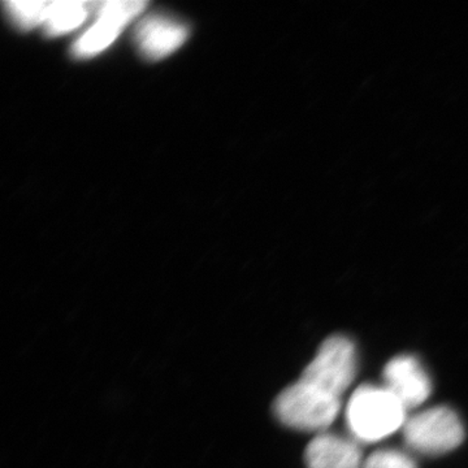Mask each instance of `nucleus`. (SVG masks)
<instances>
[{
	"label": "nucleus",
	"mask_w": 468,
	"mask_h": 468,
	"mask_svg": "<svg viewBox=\"0 0 468 468\" xmlns=\"http://www.w3.org/2000/svg\"><path fill=\"white\" fill-rule=\"evenodd\" d=\"M406 412L387 388L362 385L347 403V426L359 441L377 442L405 426Z\"/></svg>",
	"instance_id": "f257e3e1"
},
{
	"label": "nucleus",
	"mask_w": 468,
	"mask_h": 468,
	"mask_svg": "<svg viewBox=\"0 0 468 468\" xmlns=\"http://www.w3.org/2000/svg\"><path fill=\"white\" fill-rule=\"evenodd\" d=\"M341 410V399L298 380L277 396L273 403L276 418L285 426L307 432L326 430Z\"/></svg>",
	"instance_id": "f03ea898"
},
{
	"label": "nucleus",
	"mask_w": 468,
	"mask_h": 468,
	"mask_svg": "<svg viewBox=\"0 0 468 468\" xmlns=\"http://www.w3.org/2000/svg\"><path fill=\"white\" fill-rule=\"evenodd\" d=\"M406 445L424 455H442L464 440V427L457 412L446 406L424 410L408 418L402 428Z\"/></svg>",
	"instance_id": "7ed1b4c3"
},
{
	"label": "nucleus",
	"mask_w": 468,
	"mask_h": 468,
	"mask_svg": "<svg viewBox=\"0 0 468 468\" xmlns=\"http://www.w3.org/2000/svg\"><path fill=\"white\" fill-rule=\"evenodd\" d=\"M356 375V345L346 335H335L320 345L315 358L304 368L301 380L341 399L353 384Z\"/></svg>",
	"instance_id": "20e7f679"
},
{
	"label": "nucleus",
	"mask_w": 468,
	"mask_h": 468,
	"mask_svg": "<svg viewBox=\"0 0 468 468\" xmlns=\"http://www.w3.org/2000/svg\"><path fill=\"white\" fill-rule=\"evenodd\" d=\"M147 3L141 0H107L95 2L97 20L72 46V55L88 58L106 50L115 41L126 24L143 14Z\"/></svg>",
	"instance_id": "39448f33"
},
{
	"label": "nucleus",
	"mask_w": 468,
	"mask_h": 468,
	"mask_svg": "<svg viewBox=\"0 0 468 468\" xmlns=\"http://www.w3.org/2000/svg\"><path fill=\"white\" fill-rule=\"evenodd\" d=\"M384 387L397 397L406 410L417 408L427 401L432 383L418 358L399 356L384 368Z\"/></svg>",
	"instance_id": "423d86ee"
},
{
	"label": "nucleus",
	"mask_w": 468,
	"mask_h": 468,
	"mask_svg": "<svg viewBox=\"0 0 468 468\" xmlns=\"http://www.w3.org/2000/svg\"><path fill=\"white\" fill-rule=\"evenodd\" d=\"M189 36L184 24L167 16L153 15L144 18L135 29L138 50L149 60H160L177 50Z\"/></svg>",
	"instance_id": "0eeeda50"
},
{
	"label": "nucleus",
	"mask_w": 468,
	"mask_h": 468,
	"mask_svg": "<svg viewBox=\"0 0 468 468\" xmlns=\"http://www.w3.org/2000/svg\"><path fill=\"white\" fill-rule=\"evenodd\" d=\"M307 468H362V452L351 440L319 433L304 452Z\"/></svg>",
	"instance_id": "6e6552de"
},
{
	"label": "nucleus",
	"mask_w": 468,
	"mask_h": 468,
	"mask_svg": "<svg viewBox=\"0 0 468 468\" xmlns=\"http://www.w3.org/2000/svg\"><path fill=\"white\" fill-rule=\"evenodd\" d=\"M92 9V2H52L50 14L43 26V30L48 37H58L72 32L85 23Z\"/></svg>",
	"instance_id": "1a4fd4ad"
},
{
	"label": "nucleus",
	"mask_w": 468,
	"mask_h": 468,
	"mask_svg": "<svg viewBox=\"0 0 468 468\" xmlns=\"http://www.w3.org/2000/svg\"><path fill=\"white\" fill-rule=\"evenodd\" d=\"M51 5L52 2H45V0H32V2L11 0L5 3V7L11 23L17 29L27 32L34 27L45 26L50 14Z\"/></svg>",
	"instance_id": "9d476101"
},
{
	"label": "nucleus",
	"mask_w": 468,
	"mask_h": 468,
	"mask_svg": "<svg viewBox=\"0 0 468 468\" xmlns=\"http://www.w3.org/2000/svg\"><path fill=\"white\" fill-rule=\"evenodd\" d=\"M362 468H418V466L406 452L385 449V451L372 452L367 460L363 462Z\"/></svg>",
	"instance_id": "9b49d317"
}]
</instances>
